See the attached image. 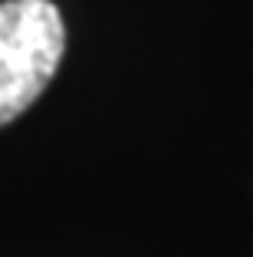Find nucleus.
Wrapping results in <instances>:
<instances>
[{
	"label": "nucleus",
	"mask_w": 253,
	"mask_h": 257,
	"mask_svg": "<svg viewBox=\"0 0 253 257\" xmlns=\"http://www.w3.org/2000/svg\"><path fill=\"white\" fill-rule=\"evenodd\" d=\"M66 53V27L50 0L0 4V128L43 96Z\"/></svg>",
	"instance_id": "obj_1"
}]
</instances>
